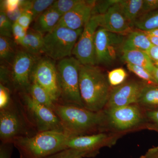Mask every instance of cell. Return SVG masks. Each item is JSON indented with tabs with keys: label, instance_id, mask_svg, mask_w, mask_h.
I'll use <instances>...</instances> for the list:
<instances>
[{
	"label": "cell",
	"instance_id": "1",
	"mask_svg": "<svg viewBox=\"0 0 158 158\" xmlns=\"http://www.w3.org/2000/svg\"><path fill=\"white\" fill-rule=\"evenodd\" d=\"M54 112L69 137L102 132L107 125L104 111L94 112L75 105L55 103Z\"/></svg>",
	"mask_w": 158,
	"mask_h": 158
},
{
	"label": "cell",
	"instance_id": "2",
	"mask_svg": "<svg viewBox=\"0 0 158 158\" xmlns=\"http://www.w3.org/2000/svg\"><path fill=\"white\" fill-rule=\"evenodd\" d=\"M79 86L84 108L97 112L104 110L111 90L107 76L99 67L81 65Z\"/></svg>",
	"mask_w": 158,
	"mask_h": 158
},
{
	"label": "cell",
	"instance_id": "3",
	"mask_svg": "<svg viewBox=\"0 0 158 158\" xmlns=\"http://www.w3.org/2000/svg\"><path fill=\"white\" fill-rule=\"evenodd\" d=\"M69 138L63 132L47 131L32 137L15 138L12 144L17 149L20 158H45L67 149Z\"/></svg>",
	"mask_w": 158,
	"mask_h": 158
},
{
	"label": "cell",
	"instance_id": "4",
	"mask_svg": "<svg viewBox=\"0 0 158 158\" xmlns=\"http://www.w3.org/2000/svg\"><path fill=\"white\" fill-rule=\"evenodd\" d=\"M37 133L29 120L19 97H12L9 104L0 110L1 143H12L15 138L32 137Z\"/></svg>",
	"mask_w": 158,
	"mask_h": 158
},
{
	"label": "cell",
	"instance_id": "5",
	"mask_svg": "<svg viewBox=\"0 0 158 158\" xmlns=\"http://www.w3.org/2000/svg\"><path fill=\"white\" fill-rule=\"evenodd\" d=\"M81 64L75 57L59 61L56 64L57 81L60 93L58 103L83 107L79 86V73Z\"/></svg>",
	"mask_w": 158,
	"mask_h": 158
},
{
	"label": "cell",
	"instance_id": "6",
	"mask_svg": "<svg viewBox=\"0 0 158 158\" xmlns=\"http://www.w3.org/2000/svg\"><path fill=\"white\" fill-rule=\"evenodd\" d=\"M83 29L73 30L57 26L44 36L42 53L54 61L71 57Z\"/></svg>",
	"mask_w": 158,
	"mask_h": 158
},
{
	"label": "cell",
	"instance_id": "7",
	"mask_svg": "<svg viewBox=\"0 0 158 158\" xmlns=\"http://www.w3.org/2000/svg\"><path fill=\"white\" fill-rule=\"evenodd\" d=\"M19 97L29 120L38 133L51 131L64 132L59 117L52 110L38 103L27 92L19 93Z\"/></svg>",
	"mask_w": 158,
	"mask_h": 158
},
{
	"label": "cell",
	"instance_id": "8",
	"mask_svg": "<svg viewBox=\"0 0 158 158\" xmlns=\"http://www.w3.org/2000/svg\"><path fill=\"white\" fill-rule=\"evenodd\" d=\"M102 15L91 16L83 29L72 55L82 65H96L95 50L96 32L100 27Z\"/></svg>",
	"mask_w": 158,
	"mask_h": 158
},
{
	"label": "cell",
	"instance_id": "9",
	"mask_svg": "<svg viewBox=\"0 0 158 158\" xmlns=\"http://www.w3.org/2000/svg\"><path fill=\"white\" fill-rule=\"evenodd\" d=\"M39 58L25 51L17 52L12 62L9 88L19 93L26 92L31 84V74Z\"/></svg>",
	"mask_w": 158,
	"mask_h": 158
},
{
	"label": "cell",
	"instance_id": "10",
	"mask_svg": "<svg viewBox=\"0 0 158 158\" xmlns=\"http://www.w3.org/2000/svg\"><path fill=\"white\" fill-rule=\"evenodd\" d=\"M123 35L112 33L99 27L95 37L96 65H107L114 62L121 52L124 41Z\"/></svg>",
	"mask_w": 158,
	"mask_h": 158
},
{
	"label": "cell",
	"instance_id": "11",
	"mask_svg": "<svg viewBox=\"0 0 158 158\" xmlns=\"http://www.w3.org/2000/svg\"><path fill=\"white\" fill-rule=\"evenodd\" d=\"M31 82H34L46 90L55 103H59L60 93L57 81L56 65L50 58L38 59L31 74Z\"/></svg>",
	"mask_w": 158,
	"mask_h": 158
},
{
	"label": "cell",
	"instance_id": "12",
	"mask_svg": "<svg viewBox=\"0 0 158 158\" xmlns=\"http://www.w3.org/2000/svg\"><path fill=\"white\" fill-rule=\"evenodd\" d=\"M107 123L118 131H124L136 127L143 121L144 116L139 105L136 104L104 110Z\"/></svg>",
	"mask_w": 158,
	"mask_h": 158
},
{
	"label": "cell",
	"instance_id": "13",
	"mask_svg": "<svg viewBox=\"0 0 158 158\" xmlns=\"http://www.w3.org/2000/svg\"><path fill=\"white\" fill-rule=\"evenodd\" d=\"M144 85L137 81H130L114 87L104 110L138 104Z\"/></svg>",
	"mask_w": 158,
	"mask_h": 158
},
{
	"label": "cell",
	"instance_id": "14",
	"mask_svg": "<svg viewBox=\"0 0 158 158\" xmlns=\"http://www.w3.org/2000/svg\"><path fill=\"white\" fill-rule=\"evenodd\" d=\"M96 1H83L70 11L62 15L57 26L73 30L84 28L92 16V11Z\"/></svg>",
	"mask_w": 158,
	"mask_h": 158
},
{
	"label": "cell",
	"instance_id": "15",
	"mask_svg": "<svg viewBox=\"0 0 158 158\" xmlns=\"http://www.w3.org/2000/svg\"><path fill=\"white\" fill-rule=\"evenodd\" d=\"M109 139L107 134L103 132L70 137L67 148L85 152L86 158L93 157L102 147L106 145Z\"/></svg>",
	"mask_w": 158,
	"mask_h": 158
},
{
	"label": "cell",
	"instance_id": "16",
	"mask_svg": "<svg viewBox=\"0 0 158 158\" xmlns=\"http://www.w3.org/2000/svg\"><path fill=\"white\" fill-rule=\"evenodd\" d=\"M118 1L111 6L105 14L102 15L99 27L124 36L131 32L132 27L123 13Z\"/></svg>",
	"mask_w": 158,
	"mask_h": 158
},
{
	"label": "cell",
	"instance_id": "17",
	"mask_svg": "<svg viewBox=\"0 0 158 158\" xmlns=\"http://www.w3.org/2000/svg\"><path fill=\"white\" fill-rule=\"evenodd\" d=\"M61 17L57 11L49 8L34 20L33 30L43 34H47L56 27Z\"/></svg>",
	"mask_w": 158,
	"mask_h": 158
},
{
	"label": "cell",
	"instance_id": "18",
	"mask_svg": "<svg viewBox=\"0 0 158 158\" xmlns=\"http://www.w3.org/2000/svg\"><path fill=\"white\" fill-rule=\"evenodd\" d=\"M152 44L148 36L143 31H132L125 38L121 50H139L146 52Z\"/></svg>",
	"mask_w": 158,
	"mask_h": 158
},
{
	"label": "cell",
	"instance_id": "19",
	"mask_svg": "<svg viewBox=\"0 0 158 158\" xmlns=\"http://www.w3.org/2000/svg\"><path fill=\"white\" fill-rule=\"evenodd\" d=\"M121 58L126 63L143 67L152 74L156 68L153 62L145 52L139 50H122Z\"/></svg>",
	"mask_w": 158,
	"mask_h": 158
},
{
	"label": "cell",
	"instance_id": "20",
	"mask_svg": "<svg viewBox=\"0 0 158 158\" xmlns=\"http://www.w3.org/2000/svg\"><path fill=\"white\" fill-rule=\"evenodd\" d=\"M118 4L133 27L136 20L143 14V0H118Z\"/></svg>",
	"mask_w": 158,
	"mask_h": 158
},
{
	"label": "cell",
	"instance_id": "21",
	"mask_svg": "<svg viewBox=\"0 0 158 158\" xmlns=\"http://www.w3.org/2000/svg\"><path fill=\"white\" fill-rule=\"evenodd\" d=\"M43 40V34L34 30H28L25 37L19 44L26 52L37 56L42 53Z\"/></svg>",
	"mask_w": 158,
	"mask_h": 158
},
{
	"label": "cell",
	"instance_id": "22",
	"mask_svg": "<svg viewBox=\"0 0 158 158\" xmlns=\"http://www.w3.org/2000/svg\"><path fill=\"white\" fill-rule=\"evenodd\" d=\"M138 104L148 110L158 109V85L145 84Z\"/></svg>",
	"mask_w": 158,
	"mask_h": 158
},
{
	"label": "cell",
	"instance_id": "23",
	"mask_svg": "<svg viewBox=\"0 0 158 158\" xmlns=\"http://www.w3.org/2000/svg\"><path fill=\"white\" fill-rule=\"evenodd\" d=\"M26 92L28 93L38 103L45 106L54 111L55 103L46 90L38 84L34 82H31V85Z\"/></svg>",
	"mask_w": 158,
	"mask_h": 158
},
{
	"label": "cell",
	"instance_id": "24",
	"mask_svg": "<svg viewBox=\"0 0 158 158\" xmlns=\"http://www.w3.org/2000/svg\"><path fill=\"white\" fill-rule=\"evenodd\" d=\"M134 27L144 32L158 29V10L142 14L136 20Z\"/></svg>",
	"mask_w": 158,
	"mask_h": 158
},
{
	"label": "cell",
	"instance_id": "25",
	"mask_svg": "<svg viewBox=\"0 0 158 158\" xmlns=\"http://www.w3.org/2000/svg\"><path fill=\"white\" fill-rule=\"evenodd\" d=\"M17 52H15L14 44L11 38L0 37V58L8 62L14 61Z\"/></svg>",
	"mask_w": 158,
	"mask_h": 158
},
{
	"label": "cell",
	"instance_id": "26",
	"mask_svg": "<svg viewBox=\"0 0 158 158\" xmlns=\"http://www.w3.org/2000/svg\"><path fill=\"white\" fill-rule=\"evenodd\" d=\"M126 63L128 70L135 74L138 77L147 82L148 85H157L152 74L147 69L138 65H133L128 63Z\"/></svg>",
	"mask_w": 158,
	"mask_h": 158
},
{
	"label": "cell",
	"instance_id": "27",
	"mask_svg": "<svg viewBox=\"0 0 158 158\" xmlns=\"http://www.w3.org/2000/svg\"><path fill=\"white\" fill-rule=\"evenodd\" d=\"M127 77V74L123 69H115L109 72L108 74V80L110 86L117 87L125 82Z\"/></svg>",
	"mask_w": 158,
	"mask_h": 158
},
{
	"label": "cell",
	"instance_id": "28",
	"mask_svg": "<svg viewBox=\"0 0 158 158\" xmlns=\"http://www.w3.org/2000/svg\"><path fill=\"white\" fill-rule=\"evenodd\" d=\"M81 0H58L55 1L50 8L53 9L62 15L70 11Z\"/></svg>",
	"mask_w": 158,
	"mask_h": 158
},
{
	"label": "cell",
	"instance_id": "29",
	"mask_svg": "<svg viewBox=\"0 0 158 158\" xmlns=\"http://www.w3.org/2000/svg\"><path fill=\"white\" fill-rule=\"evenodd\" d=\"M55 2V1L53 0L32 1L30 11L33 14L34 20L40 14L48 9Z\"/></svg>",
	"mask_w": 158,
	"mask_h": 158
},
{
	"label": "cell",
	"instance_id": "30",
	"mask_svg": "<svg viewBox=\"0 0 158 158\" xmlns=\"http://www.w3.org/2000/svg\"><path fill=\"white\" fill-rule=\"evenodd\" d=\"M13 23L7 17L6 12L1 10L0 11V35L2 37L11 38L12 35Z\"/></svg>",
	"mask_w": 158,
	"mask_h": 158
},
{
	"label": "cell",
	"instance_id": "31",
	"mask_svg": "<svg viewBox=\"0 0 158 158\" xmlns=\"http://www.w3.org/2000/svg\"><path fill=\"white\" fill-rule=\"evenodd\" d=\"M86 158V153L77 150L67 148L45 158Z\"/></svg>",
	"mask_w": 158,
	"mask_h": 158
},
{
	"label": "cell",
	"instance_id": "32",
	"mask_svg": "<svg viewBox=\"0 0 158 158\" xmlns=\"http://www.w3.org/2000/svg\"><path fill=\"white\" fill-rule=\"evenodd\" d=\"M118 0L96 1L92 11V15H103L107 11L111 6L117 2Z\"/></svg>",
	"mask_w": 158,
	"mask_h": 158
},
{
	"label": "cell",
	"instance_id": "33",
	"mask_svg": "<svg viewBox=\"0 0 158 158\" xmlns=\"http://www.w3.org/2000/svg\"><path fill=\"white\" fill-rule=\"evenodd\" d=\"M11 91L8 87L0 84V110L6 107L12 98Z\"/></svg>",
	"mask_w": 158,
	"mask_h": 158
},
{
	"label": "cell",
	"instance_id": "34",
	"mask_svg": "<svg viewBox=\"0 0 158 158\" xmlns=\"http://www.w3.org/2000/svg\"><path fill=\"white\" fill-rule=\"evenodd\" d=\"M27 30L23 27L17 22L13 23L12 25V35L15 41L19 44L25 37L27 33Z\"/></svg>",
	"mask_w": 158,
	"mask_h": 158
},
{
	"label": "cell",
	"instance_id": "35",
	"mask_svg": "<svg viewBox=\"0 0 158 158\" xmlns=\"http://www.w3.org/2000/svg\"><path fill=\"white\" fill-rule=\"evenodd\" d=\"M33 20H34L33 14L30 10H28L25 12L16 22L28 31L29 26Z\"/></svg>",
	"mask_w": 158,
	"mask_h": 158
},
{
	"label": "cell",
	"instance_id": "36",
	"mask_svg": "<svg viewBox=\"0 0 158 158\" xmlns=\"http://www.w3.org/2000/svg\"><path fill=\"white\" fill-rule=\"evenodd\" d=\"M21 1L19 0H6L2 1L1 3V10L5 11V12H11L16 10L19 6Z\"/></svg>",
	"mask_w": 158,
	"mask_h": 158
},
{
	"label": "cell",
	"instance_id": "37",
	"mask_svg": "<svg viewBox=\"0 0 158 158\" xmlns=\"http://www.w3.org/2000/svg\"><path fill=\"white\" fill-rule=\"evenodd\" d=\"M14 145L12 143H1L0 158H11Z\"/></svg>",
	"mask_w": 158,
	"mask_h": 158
},
{
	"label": "cell",
	"instance_id": "38",
	"mask_svg": "<svg viewBox=\"0 0 158 158\" xmlns=\"http://www.w3.org/2000/svg\"><path fill=\"white\" fill-rule=\"evenodd\" d=\"M143 14L158 10V0H143Z\"/></svg>",
	"mask_w": 158,
	"mask_h": 158
},
{
	"label": "cell",
	"instance_id": "39",
	"mask_svg": "<svg viewBox=\"0 0 158 158\" xmlns=\"http://www.w3.org/2000/svg\"><path fill=\"white\" fill-rule=\"evenodd\" d=\"M145 116L151 122L154 127L158 131V109L147 110Z\"/></svg>",
	"mask_w": 158,
	"mask_h": 158
},
{
	"label": "cell",
	"instance_id": "40",
	"mask_svg": "<svg viewBox=\"0 0 158 158\" xmlns=\"http://www.w3.org/2000/svg\"><path fill=\"white\" fill-rule=\"evenodd\" d=\"M153 62L156 63L158 61V46L152 45L146 52Z\"/></svg>",
	"mask_w": 158,
	"mask_h": 158
},
{
	"label": "cell",
	"instance_id": "41",
	"mask_svg": "<svg viewBox=\"0 0 158 158\" xmlns=\"http://www.w3.org/2000/svg\"><path fill=\"white\" fill-rule=\"evenodd\" d=\"M142 156L143 158H158V146L148 150Z\"/></svg>",
	"mask_w": 158,
	"mask_h": 158
},
{
	"label": "cell",
	"instance_id": "42",
	"mask_svg": "<svg viewBox=\"0 0 158 158\" xmlns=\"http://www.w3.org/2000/svg\"><path fill=\"white\" fill-rule=\"evenodd\" d=\"M148 36L150 41L151 42L153 45L158 46V37H154V36Z\"/></svg>",
	"mask_w": 158,
	"mask_h": 158
},
{
	"label": "cell",
	"instance_id": "43",
	"mask_svg": "<svg viewBox=\"0 0 158 158\" xmlns=\"http://www.w3.org/2000/svg\"><path fill=\"white\" fill-rule=\"evenodd\" d=\"M143 32H144V31H143ZM144 32L145 34H147V35H148V36H154V37H158V29Z\"/></svg>",
	"mask_w": 158,
	"mask_h": 158
},
{
	"label": "cell",
	"instance_id": "44",
	"mask_svg": "<svg viewBox=\"0 0 158 158\" xmlns=\"http://www.w3.org/2000/svg\"><path fill=\"white\" fill-rule=\"evenodd\" d=\"M152 76L155 80L157 85H158V67L156 66L155 69L152 73Z\"/></svg>",
	"mask_w": 158,
	"mask_h": 158
},
{
	"label": "cell",
	"instance_id": "45",
	"mask_svg": "<svg viewBox=\"0 0 158 158\" xmlns=\"http://www.w3.org/2000/svg\"><path fill=\"white\" fill-rule=\"evenodd\" d=\"M156 66H157V67H158V61L157 62H156Z\"/></svg>",
	"mask_w": 158,
	"mask_h": 158
},
{
	"label": "cell",
	"instance_id": "46",
	"mask_svg": "<svg viewBox=\"0 0 158 158\" xmlns=\"http://www.w3.org/2000/svg\"><path fill=\"white\" fill-rule=\"evenodd\" d=\"M139 158H143V156H142L140 157Z\"/></svg>",
	"mask_w": 158,
	"mask_h": 158
}]
</instances>
